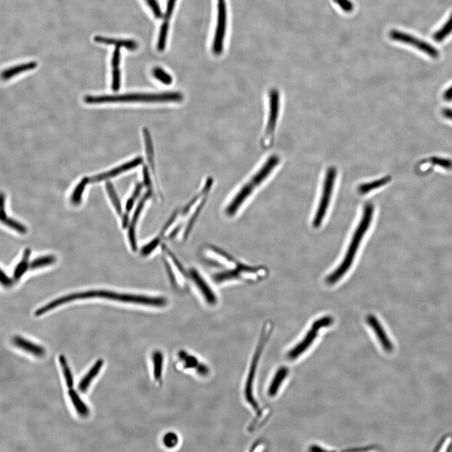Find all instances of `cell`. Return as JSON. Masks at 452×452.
<instances>
[{"mask_svg":"<svg viewBox=\"0 0 452 452\" xmlns=\"http://www.w3.org/2000/svg\"><path fill=\"white\" fill-rule=\"evenodd\" d=\"M0 276H1L0 282H1V285H3L4 287H10L13 285L14 282H15V281L11 279V278L9 277L2 269L1 270V275H0Z\"/></svg>","mask_w":452,"mask_h":452,"instance_id":"ee69618b","label":"cell"},{"mask_svg":"<svg viewBox=\"0 0 452 452\" xmlns=\"http://www.w3.org/2000/svg\"><path fill=\"white\" fill-rule=\"evenodd\" d=\"M168 22H169L164 21L160 27L157 43V49L160 51L165 50L166 44H167L168 29H169V23Z\"/></svg>","mask_w":452,"mask_h":452,"instance_id":"4dcf8cb0","label":"cell"},{"mask_svg":"<svg viewBox=\"0 0 452 452\" xmlns=\"http://www.w3.org/2000/svg\"><path fill=\"white\" fill-rule=\"evenodd\" d=\"M179 357L185 369H195L201 375H205L208 373L207 367L200 364L195 356L189 355L185 351H180Z\"/></svg>","mask_w":452,"mask_h":452,"instance_id":"ffe728a7","label":"cell"},{"mask_svg":"<svg viewBox=\"0 0 452 452\" xmlns=\"http://www.w3.org/2000/svg\"><path fill=\"white\" fill-rule=\"evenodd\" d=\"M226 23L227 11L226 4H225L224 1H220L218 4L217 28L216 30H215L214 42H213V51H214L215 54H221L222 50H223Z\"/></svg>","mask_w":452,"mask_h":452,"instance_id":"5bb4252c","label":"cell"},{"mask_svg":"<svg viewBox=\"0 0 452 452\" xmlns=\"http://www.w3.org/2000/svg\"><path fill=\"white\" fill-rule=\"evenodd\" d=\"M145 1L147 2L148 5H149L150 8L151 9L154 16H155L156 18L162 17L163 16L162 11H161L160 5H159L158 1H156V0H145Z\"/></svg>","mask_w":452,"mask_h":452,"instance_id":"74e56055","label":"cell"},{"mask_svg":"<svg viewBox=\"0 0 452 452\" xmlns=\"http://www.w3.org/2000/svg\"><path fill=\"white\" fill-rule=\"evenodd\" d=\"M121 86L120 70H112V89L114 91H118Z\"/></svg>","mask_w":452,"mask_h":452,"instance_id":"ab89813d","label":"cell"},{"mask_svg":"<svg viewBox=\"0 0 452 452\" xmlns=\"http://www.w3.org/2000/svg\"><path fill=\"white\" fill-rule=\"evenodd\" d=\"M202 256L205 262L210 265L217 267L221 270L234 268L239 263V261L228 252L212 245L206 246L203 248Z\"/></svg>","mask_w":452,"mask_h":452,"instance_id":"8fae6325","label":"cell"},{"mask_svg":"<svg viewBox=\"0 0 452 452\" xmlns=\"http://www.w3.org/2000/svg\"><path fill=\"white\" fill-rule=\"evenodd\" d=\"M444 98L446 101H451L452 100V85L444 93Z\"/></svg>","mask_w":452,"mask_h":452,"instance_id":"f6af8a7d","label":"cell"},{"mask_svg":"<svg viewBox=\"0 0 452 452\" xmlns=\"http://www.w3.org/2000/svg\"><path fill=\"white\" fill-rule=\"evenodd\" d=\"M106 187L107 194H108L112 204L114 205V208H116L117 212H118L119 215H123L122 207H121L120 201H119L118 197L117 196L115 190H114L111 182H107Z\"/></svg>","mask_w":452,"mask_h":452,"instance_id":"1f68e13d","label":"cell"},{"mask_svg":"<svg viewBox=\"0 0 452 452\" xmlns=\"http://www.w3.org/2000/svg\"><path fill=\"white\" fill-rule=\"evenodd\" d=\"M143 186H144V185L141 183L138 184H137V186H136L132 197H130V198L128 199L127 202L126 203V214H129V213L132 211L133 206H134L135 204V201H137V199L139 198L140 194L142 193Z\"/></svg>","mask_w":452,"mask_h":452,"instance_id":"e575fe53","label":"cell"},{"mask_svg":"<svg viewBox=\"0 0 452 452\" xmlns=\"http://www.w3.org/2000/svg\"><path fill=\"white\" fill-rule=\"evenodd\" d=\"M177 1V0H168L167 8H166L165 13L163 15L164 21L169 22V20L172 17Z\"/></svg>","mask_w":452,"mask_h":452,"instance_id":"60d3db41","label":"cell"},{"mask_svg":"<svg viewBox=\"0 0 452 452\" xmlns=\"http://www.w3.org/2000/svg\"><path fill=\"white\" fill-rule=\"evenodd\" d=\"M142 163L143 158L139 156V157L135 158L127 163L123 164V165L119 166L118 167L109 171V172L102 173L101 174L95 175V176L91 177L90 182L91 183H97V182H101L104 180L111 179V178L116 177L117 175L121 174V173L127 172L128 170L137 167L138 166H139Z\"/></svg>","mask_w":452,"mask_h":452,"instance_id":"e0dca14e","label":"cell"},{"mask_svg":"<svg viewBox=\"0 0 452 452\" xmlns=\"http://www.w3.org/2000/svg\"><path fill=\"white\" fill-rule=\"evenodd\" d=\"M58 360H59L60 366L62 367L63 374H64L67 387L69 389H71L74 386V379L71 370L70 369L69 364H68L66 357L64 355H60L59 357H58Z\"/></svg>","mask_w":452,"mask_h":452,"instance_id":"83f0119b","label":"cell"},{"mask_svg":"<svg viewBox=\"0 0 452 452\" xmlns=\"http://www.w3.org/2000/svg\"><path fill=\"white\" fill-rule=\"evenodd\" d=\"M103 364H104V360L101 359L98 360L97 362L94 364L92 368H91L88 373H87L86 375L84 376V378L81 379L78 385V390L80 391L81 392L84 393L88 391L91 382H92L93 379L96 378V376L99 374Z\"/></svg>","mask_w":452,"mask_h":452,"instance_id":"44dd1931","label":"cell"},{"mask_svg":"<svg viewBox=\"0 0 452 452\" xmlns=\"http://www.w3.org/2000/svg\"><path fill=\"white\" fill-rule=\"evenodd\" d=\"M336 175L337 171L334 167H330L327 170L325 177L322 195L321 197L317 213H316L314 219H313V224L315 228H319L320 225L322 223L325 214H326L330 202V199H331L332 194L333 193Z\"/></svg>","mask_w":452,"mask_h":452,"instance_id":"30bf717a","label":"cell"},{"mask_svg":"<svg viewBox=\"0 0 452 452\" xmlns=\"http://www.w3.org/2000/svg\"><path fill=\"white\" fill-rule=\"evenodd\" d=\"M374 208L371 203H367L365 205L362 217L360 219L357 228L356 229L353 234L352 240L349 246L345 257L343 260L340 265L339 266L333 273L330 274L326 279V282L329 285H334L338 282L339 280L346 275L350 270L351 266L355 259L356 253L360 247L365 234L369 228L372 217H373Z\"/></svg>","mask_w":452,"mask_h":452,"instance_id":"6da1fadb","label":"cell"},{"mask_svg":"<svg viewBox=\"0 0 452 452\" xmlns=\"http://www.w3.org/2000/svg\"><path fill=\"white\" fill-rule=\"evenodd\" d=\"M89 182H90V179H89L88 177H84L77 185L72 194L71 201L72 204L78 205L81 203L84 189Z\"/></svg>","mask_w":452,"mask_h":452,"instance_id":"f546056e","label":"cell"},{"mask_svg":"<svg viewBox=\"0 0 452 452\" xmlns=\"http://www.w3.org/2000/svg\"><path fill=\"white\" fill-rule=\"evenodd\" d=\"M164 265L168 278L173 287L180 290H186L190 285L189 269L183 264L165 243L161 247Z\"/></svg>","mask_w":452,"mask_h":452,"instance_id":"8992f818","label":"cell"},{"mask_svg":"<svg viewBox=\"0 0 452 452\" xmlns=\"http://www.w3.org/2000/svg\"><path fill=\"white\" fill-rule=\"evenodd\" d=\"M280 158L278 156L273 155L267 160L263 167L255 173L253 177L239 190L237 193L234 194L229 202L225 206L224 213L228 218H234L236 217L245 203L260 184L263 183L264 180L268 177L274 168L279 163Z\"/></svg>","mask_w":452,"mask_h":452,"instance_id":"7a4b0ae2","label":"cell"},{"mask_svg":"<svg viewBox=\"0 0 452 452\" xmlns=\"http://www.w3.org/2000/svg\"><path fill=\"white\" fill-rule=\"evenodd\" d=\"M390 37L393 41L409 44V45L419 49L431 57L435 58L439 57V51L434 46L423 40L416 38L411 35L406 34V33L393 30L390 33Z\"/></svg>","mask_w":452,"mask_h":452,"instance_id":"4fadbf2b","label":"cell"},{"mask_svg":"<svg viewBox=\"0 0 452 452\" xmlns=\"http://www.w3.org/2000/svg\"><path fill=\"white\" fill-rule=\"evenodd\" d=\"M94 41L97 43L113 45L121 48L127 49L129 50H136L138 48V44L133 40L117 39L102 36L94 37Z\"/></svg>","mask_w":452,"mask_h":452,"instance_id":"d6986e66","label":"cell"},{"mask_svg":"<svg viewBox=\"0 0 452 452\" xmlns=\"http://www.w3.org/2000/svg\"><path fill=\"white\" fill-rule=\"evenodd\" d=\"M31 254V250L26 249L23 252V257L20 263L16 266L13 271V280L18 282L24 275L28 269H29V259Z\"/></svg>","mask_w":452,"mask_h":452,"instance_id":"484cf974","label":"cell"},{"mask_svg":"<svg viewBox=\"0 0 452 452\" xmlns=\"http://www.w3.org/2000/svg\"><path fill=\"white\" fill-rule=\"evenodd\" d=\"M143 175H144L145 186L147 187V188L148 190H149V191H153L151 176H150L149 170H148L147 167H144V169H143Z\"/></svg>","mask_w":452,"mask_h":452,"instance_id":"7bdbcfd3","label":"cell"},{"mask_svg":"<svg viewBox=\"0 0 452 452\" xmlns=\"http://www.w3.org/2000/svg\"><path fill=\"white\" fill-rule=\"evenodd\" d=\"M152 74L154 78L165 85H170L173 83L172 77L167 72L164 71L162 68L159 67L154 68Z\"/></svg>","mask_w":452,"mask_h":452,"instance_id":"836d02e7","label":"cell"},{"mask_svg":"<svg viewBox=\"0 0 452 452\" xmlns=\"http://www.w3.org/2000/svg\"><path fill=\"white\" fill-rule=\"evenodd\" d=\"M163 354L160 351H154L152 354V361L153 366V377L157 383H161L163 367Z\"/></svg>","mask_w":452,"mask_h":452,"instance_id":"d4e9b609","label":"cell"},{"mask_svg":"<svg viewBox=\"0 0 452 452\" xmlns=\"http://www.w3.org/2000/svg\"><path fill=\"white\" fill-rule=\"evenodd\" d=\"M432 162L435 165H439L446 169H452V161L447 159L442 158H433Z\"/></svg>","mask_w":452,"mask_h":452,"instance_id":"b9f144b4","label":"cell"},{"mask_svg":"<svg viewBox=\"0 0 452 452\" xmlns=\"http://www.w3.org/2000/svg\"><path fill=\"white\" fill-rule=\"evenodd\" d=\"M310 451L311 452H318V451H325L326 450L323 449L322 447H320L318 446H314L311 447Z\"/></svg>","mask_w":452,"mask_h":452,"instance_id":"7dc6e473","label":"cell"},{"mask_svg":"<svg viewBox=\"0 0 452 452\" xmlns=\"http://www.w3.org/2000/svg\"><path fill=\"white\" fill-rule=\"evenodd\" d=\"M263 274L264 270L261 268L251 266L239 261L234 268L214 273L212 276V280L217 285L238 282H252L261 278Z\"/></svg>","mask_w":452,"mask_h":452,"instance_id":"5b68a950","label":"cell"},{"mask_svg":"<svg viewBox=\"0 0 452 452\" xmlns=\"http://www.w3.org/2000/svg\"><path fill=\"white\" fill-rule=\"evenodd\" d=\"M2 222L20 234H24L27 233V229L26 228V227L23 226V224L15 221V220L7 217V218Z\"/></svg>","mask_w":452,"mask_h":452,"instance_id":"8d00e7d4","label":"cell"},{"mask_svg":"<svg viewBox=\"0 0 452 452\" xmlns=\"http://www.w3.org/2000/svg\"><path fill=\"white\" fill-rule=\"evenodd\" d=\"M68 395H69L70 399L71 400L77 413L79 415L86 417L90 414V409H89L88 406L84 403V402L82 400L79 395L77 394L76 391L72 388L69 389V391H68Z\"/></svg>","mask_w":452,"mask_h":452,"instance_id":"cb8c5ba5","label":"cell"},{"mask_svg":"<svg viewBox=\"0 0 452 452\" xmlns=\"http://www.w3.org/2000/svg\"><path fill=\"white\" fill-rule=\"evenodd\" d=\"M189 273L190 284L194 286L202 301L208 305H216L218 303V295L205 276L194 267L189 269Z\"/></svg>","mask_w":452,"mask_h":452,"instance_id":"ba28073f","label":"cell"},{"mask_svg":"<svg viewBox=\"0 0 452 452\" xmlns=\"http://www.w3.org/2000/svg\"><path fill=\"white\" fill-rule=\"evenodd\" d=\"M333 323V318L327 316L319 318L315 321L307 334L300 343L295 346L288 353V357L290 360H295L299 358L307 351L317 338L318 331L323 328L330 326Z\"/></svg>","mask_w":452,"mask_h":452,"instance_id":"9c48e42d","label":"cell"},{"mask_svg":"<svg viewBox=\"0 0 452 452\" xmlns=\"http://www.w3.org/2000/svg\"><path fill=\"white\" fill-rule=\"evenodd\" d=\"M184 100V96L179 92L156 93H129L117 96H100V97H84L87 104H102L107 102H180Z\"/></svg>","mask_w":452,"mask_h":452,"instance_id":"3957f363","label":"cell"},{"mask_svg":"<svg viewBox=\"0 0 452 452\" xmlns=\"http://www.w3.org/2000/svg\"><path fill=\"white\" fill-rule=\"evenodd\" d=\"M37 66V63L36 62L32 61L27 63H24V64L16 65L12 67L9 68L4 70V71L2 72L1 77L2 79L4 81L8 80L12 78L13 77L16 76L17 74L22 73L26 71H30V70L34 69L35 68H36Z\"/></svg>","mask_w":452,"mask_h":452,"instance_id":"603a6c76","label":"cell"},{"mask_svg":"<svg viewBox=\"0 0 452 452\" xmlns=\"http://www.w3.org/2000/svg\"><path fill=\"white\" fill-rule=\"evenodd\" d=\"M220 1H222V0H220Z\"/></svg>","mask_w":452,"mask_h":452,"instance_id":"c3c4849f","label":"cell"},{"mask_svg":"<svg viewBox=\"0 0 452 452\" xmlns=\"http://www.w3.org/2000/svg\"><path fill=\"white\" fill-rule=\"evenodd\" d=\"M443 114L446 118L452 120V109H445L444 111H443Z\"/></svg>","mask_w":452,"mask_h":452,"instance_id":"bcb514c9","label":"cell"},{"mask_svg":"<svg viewBox=\"0 0 452 452\" xmlns=\"http://www.w3.org/2000/svg\"><path fill=\"white\" fill-rule=\"evenodd\" d=\"M289 371L287 367L283 366L276 371L275 376H274L272 380L271 381L270 385L269 386L268 393L269 397H273L277 395L281 386L282 385L283 382L289 375Z\"/></svg>","mask_w":452,"mask_h":452,"instance_id":"7402d4cb","label":"cell"},{"mask_svg":"<svg viewBox=\"0 0 452 452\" xmlns=\"http://www.w3.org/2000/svg\"><path fill=\"white\" fill-rule=\"evenodd\" d=\"M271 331H272V326L270 324H266L264 326L263 332L261 337H260L258 345H257L256 351H255L253 358L252 359L249 374L248 375L247 383H246L245 389V397L248 403L255 409L257 410L259 408V405L257 401L255 400L253 395V385L255 376H256L257 366H258L260 357L262 352H263L264 346H265L271 334Z\"/></svg>","mask_w":452,"mask_h":452,"instance_id":"52a82bcc","label":"cell"},{"mask_svg":"<svg viewBox=\"0 0 452 452\" xmlns=\"http://www.w3.org/2000/svg\"><path fill=\"white\" fill-rule=\"evenodd\" d=\"M390 180L391 177L388 176L381 178V179L375 180V181L369 182V183L360 185L359 187H358V191L360 194L369 193V192L373 191V190L378 189L379 187L387 184L390 182Z\"/></svg>","mask_w":452,"mask_h":452,"instance_id":"4316f807","label":"cell"},{"mask_svg":"<svg viewBox=\"0 0 452 452\" xmlns=\"http://www.w3.org/2000/svg\"><path fill=\"white\" fill-rule=\"evenodd\" d=\"M452 32V13L443 27L435 33L433 39L437 42H442Z\"/></svg>","mask_w":452,"mask_h":452,"instance_id":"f1b7e54d","label":"cell"},{"mask_svg":"<svg viewBox=\"0 0 452 452\" xmlns=\"http://www.w3.org/2000/svg\"><path fill=\"white\" fill-rule=\"evenodd\" d=\"M56 261V258L53 256H46L40 257L38 258L33 260L29 264L30 269H36L42 267L50 265Z\"/></svg>","mask_w":452,"mask_h":452,"instance_id":"d6a6232c","label":"cell"},{"mask_svg":"<svg viewBox=\"0 0 452 452\" xmlns=\"http://www.w3.org/2000/svg\"><path fill=\"white\" fill-rule=\"evenodd\" d=\"M163 444L168 449H173L177 447L179 440L176 433L169 432L165 435L163 439Z\"/></svg>","mask_w":452,"mask_h":452,"instance_id":"d590c367","label":"cell"},{"mask_svg":"<svg viewBox=\"0 0 452 452\" xmlns=\"http://www.w3.org/2000/svg\"><path fill=\"white\" fill-rule=\"evenodd\" d=\"M366 321L370 327L373 330L383 350L386 352H392L394 351V345L389 338L388 335L386 334L385 330L384 329L383 325L379 322L378 318L374 315H369L366 318Z\"/></svg>","mask_w":452,"mask_h":452,"instance_id":"2e32d148","label":"cell"},{"mask_svg":"<svg viewBox=\"0 0 452 452\" xmlns=\"http://www.w3.org/2000/svg\"><path fill=\"white\" fill-rule=\"evenodd\" d=\"M333 1L346 13H351L354 9V5L351 0H333Z\"/></svg>","mask_w":452,"mask_h":452,"instance_id":"f35d334b","label":"cell"},{"mask_svg":"<svg viewBox=\"0 0 452 452\" xmlns=\"http://www.w3.org/2000/svg\"><path fill=\"white\" fill-rule=\"evenodd\" d=\"M269 100V116L263 138V144L265 147L270 145L273 142L276 124L277 123L280 107V94L278 90L273 89L270 91Z\"/></svg>","mask_w":452,"mask_h":452,"instance_id":"7c38bea8","label":"cell"},{"mask_svg":"<svg viewBox=\"0 0 452 452\" xmlns=\"http://www.w3.org/2000/svg\"><path fill=\"white\" fill-rule=\"evenodd\" d=\"M153 194V191L148 190L146 193L142 196L141 199L138 203L137 207L133 215L132 221L128 227V239L130 241L131 248L133 251H137L138 250L137 238H136V226H137L138 219L140 218L143 210H144L145 203L149 200Z\"/></svg>","mask_w":452,"mask_h":452,"instance_id":"9a60e30c","label":"cell"},{"mask_svg":"<svg viewBox=\"0 0 452 452\" xmlns=\"http://www.w3.org/2000/svg\"><path fill=\"white\" fill-rule=\"evenodd\" d=\"M212 179L207 180L202 190H201L181 210H179L183 223V232L181 236L183 240H186L191 234L192 229L194 228L197 219H198L207 201L208 193L212 188Z\"/></svg>","mask_w":452,"mask_h":452,"instance_id":"277c9868","label":"cell"},{"mask_svg":"<svg viewBox=\"0 0 452 452\" xmlns=\"http://www.w3.org/2000/svg\"><path fill=\"white\" fill-rule=\"evenodd\" d=\"M12 343L16 348L21 349L37 357H42L45 355L46 350L43 347L33 343L27 339H23L22 337H14L12 339Z\"/></svg>","mask_w":452,"mask_h":452,"instance_id":"ac0fdd59","label":"cell"}]
</instances>
